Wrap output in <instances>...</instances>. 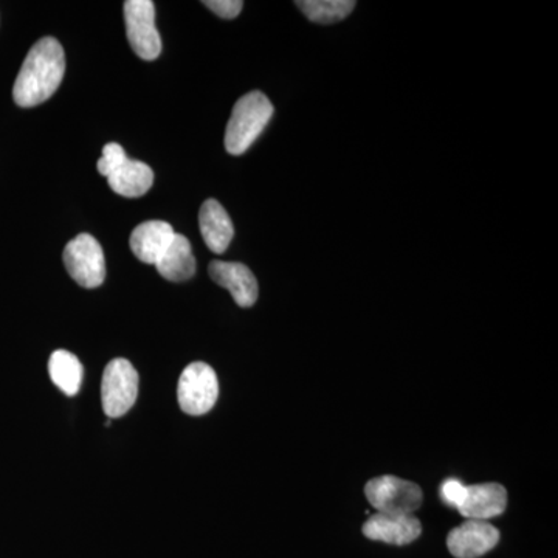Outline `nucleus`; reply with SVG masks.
<instances>
[{
	"instance_id": "f03ea898",
	"label": "nucleus",
	"mask_w": 558,
	"mask_h": 558,
	"mask_svg": "<svg viewBox=\"0 0 558 558\" xmlns=\"http://www.w3.org/2000/svg\"><path fill=\"white\" fill-rule=\"evenodd\" d=\"M274 117V106L260 92H250L234 105L227 124L226 149L231 156H242L263 134Z\"/></svg>"
},
{
	"instance_id": "a211bd4d",
	"label": "nucleus",
	"mask_w": 558,
	"mask_h": 558,
	"mask_svg": "<svg viewBox=\"0 0 558 558\" xmlns=\"http://www.w3.org/2000/svg\"><path fill=\"white\" fill-rule=\"evenodd\" d=\"M128 160L126 153L121 148L119 143H108L102 149L101 159L98 160V172L105 178H109L113 171L119 170L121 165Z\"/></svg>"
},
{
	"instance_id": "39448f33",
	"label": "nucleus",
	"mask_w": 558,
	"mask_h": 558,
	"mask_svg": "<svg viewBox=\"0 0 558 558\" xmlns=\"http://www.w3.org/2000/svg\"><path fill=\"white\" fill-rule=\"evenodd\" d=\"M365 495L377 513L395 515H413L424 499L417 484L391 475L371 480L366 484Z\"/></svg>"
},
{
	"instance_id": "f257e3e1",
	"label": "nucleus",
	"mask_w": 558,
	"mask_h": 558,
	"mask_svg": "<svg viewBox=\"0 0 558 558\" xmlns=\"http://www.w3.org/2000/svg\"><path fill=\"white\" fill-rule=\"evenodd\" d=\"M65 57L58 39H39L25 57L13 87V98L21 108H33L49 100L61 86Z\"/></svg>"
},
{
	"instance_id": "9d476101",
	"label": "nucleus",
	"mask_w": 558,
	"mask_h": 558,
	"mask_svg": "<svg viewBox=\"0 0 558 558\" xmlns=\"http://www.w3.org/2000/svg\"><path fill=\"white\" fill-rule=\"evenodd\" d=\"M208 271L216 284L229 290L238 306L252 307L258 300V281L244 264L213 260Z\"/></svg>"
},
{
	"instance_id": "aec40b11",
	"label": "nucleus",
	"mask_w": 558,
	"mask_h": 558,
	"mask_svg": "<svg viewBox=\"0 0 558 558\" xmlns=\"http://www.w3.org/2000/svg\"><path fill=\"white\" fill-rule=\"evenodd\" d=\"M464 484L458 480H449L440 487V497H442L446 505L457 509L459 501H461L462 494H464Z\"/></svg>"
},
{
	"instance_id": "ddd939ff",
	"label": "nucleus",
	"mask_w": 558,
	"mask_h": 558,
	"mask_svg": "<svg viewBox=\"0 0 558 558\" xmlns=\"http://www.w3.org/2000/svg\"><path fill=\"white\" fill-rule=\"evenodd\" d=\"M199 226L202 238L211 252L220 253L229 248L234 236V227L229 213L223 209L218 201L208 199L202 205L199 213Z\"/></svg>"
},
{
	"instance_id": "1a4fd4ad",
	"label": "nucleus",
	"mask_w": 558,
	"mask_h": 558,
	"mask_svg": "<svg viewBox=\"0 0 558 558\" xmlns=\"http://www.w3.org/2000/svg\"><path fill=\"white\" fill-rule=\"evenodd\" d=\"M508 506V492L497 483L465 486L458 510L468 520L487 521L501 515Z\"/></svg>"
},
{
	"instance_id": "f8f14e48",
	"label": "nucleus",
	"mask_w": 558,
	"mask_h": 558,
	"mask_svg": "<svg viewBox=\"0 0 558 558\" xmlns=\"http://www.w3.org/2000/svg\"><path fill=\"white\" fill-rule=\"evenodd\" d=\"M174 234L171 223L165 220H148L132 231L130 241L132 253L142 263L156 266L157 260L171 244Z\"/></svg>"
},
{
	"instance_id": "4468645a",
	"label": "nucleus",
	"mask_w": 558,
	"mask_h": 558,
	"mask_svg": "<svg viewBox=\"0 0 558 558\" xmlns=\"http://www.w3.org/2000/svg\"><path fill=\"white\" fill-rule=\"evenodd\" d=\"M157 270L165 279L172 282L189 281L196 274V259L190 241L183 234H174L171 244L156 264Z\"/></svg>"
},
{
	"instance_id": "7ed1b4c3",
	"label": "nucleus",
	"mask_w": 558,
	"mask_h": 558,
	"mask_svg": "<svg viewBox=\"0 0 558 558\" xmlns=\"http://www.w3.org/2000/svg\"><path fill=\"white\" fill-rule=\"evenodd\" d=\"M219 398V381L215 369L204 362L191 363L183 369L178 387L180 409L190 416H204Z\"/></svg>"
},
{
	"instance_id": "9b49d317",
	"label": "nucleus",
	"mask_w": 558,
	"mask_h": 558,
	"mask_svg": "<svg viewBox=\"0 0 558 558\" xmlns=\"http://www.w3.org/2000/svg\"><path fill=\"white\" fill-rule=\"evenodd\" d=\"M363 534L374 542L405 546L421 537L422 524L414 515L376 513L363 524Z\"/></svg>"
},
{
	"instance_id": "dca6fc26",
	"label": "nucleus",
	"mask_w": 558,
	"mask_h": 558,
	"mask_svg": "<svg viewBox=\"0 0 558 558\" xmlns=\"http://www.w3.org/2000/svg\"><path fill=\"white\" fill-rule=\"evenodd\" d=\"M50 379L65 396H76L83 384L84 368L72 352L54 351L49 360Z\"/></svg>"
},
{
	"instance_id": "423d86ee",
	"label": "nucleus",
	"mask_w": 558,
	"mask_h": 558,
	"mask_svg": "<svg viewBox=\"0 0 558 558\" xmlns=\"http://www.w3.org/2000/svg\"><path fill=\"white\" fill-rule=\"evenodd\" d=\"M64 264L70 277L81 288H100L106 278L105 253L89 233L78 234L64 248Z\"/></svg>"
},
{
	"instance_id": "6ab92c4d",
	"label": "nucleus",
	"mask_w": 558,
	"mask_h": 558,
	"mask_svg": "<svg viewBox=\"0 0 558 558\" xmlns=\"http://www.w3.org/2000/svg\"><path fill=\"white\" fill-rule=\"evenodd\" d=\"M204 5L223 20H234L240 16L244 2L241 0H205Z\"/></svg>"
},
{
	"instance_id": "f3484780",
	"label": "nucleus",
	"mask_w": 558,
	"mask_h": 558,
	"mask_svg": "<svg viewBox=\"0 0 558 558\" xmlns=\"http://www.w3.org/2000/svg\"><path fill=\"white\" fill-rule=\"evenodd\" d=\"M296 7L307 20L317 24H333L343 21L354 10L355 2L352 0H299Z\"/></svg>"
},
{
	"instance_id": "0eeeda50",
	"label": "nucleus",
	"mask_w": 558,
	"mask_h": 558,
	"mask_svg": "<svg viewBox=\"0 0 558 558\" xmlns=\"http://www.w3.org/2000/svg\"><path fill=\"white\" fill-rule=\"evenodd\" d=\"M126 35L132 50L145 61L159 58L161 39L156 28V7L150 0H128L124 2Z\"/></svg>"
},
{
	"instance_id": "20e7f679",
	"label": "nucleus",
	"mask_w": 558,
	"mask_h": 558,
	"mask_svg": "<svg viewBox=\"0 0 558 558\" xmlns=\"http://www.w3.org/2000/svg\"><path fill=\"white\" fill-rule=\"evenodd\" d=\"M138 396V374L130 360L116 359L106 366L101 380V403L106 416H124Z\"/></svg>"
},
{
	"instance_id": "6e6552de",
	"label": "nucleus",
	"mask_w": 558,
	"mask_h": 558,
	"mask_svg": "<svg viewBox=\"0 0 558 558\" xmlns=\"http://www.w3.org/2000/svg\"><path fill=\"white\" fill-rule=\"evenodd\" d=\"M499 542L498 529L487 521L468 520L454 527L447 537L451 556L478 558L495 548Z\"/></svg>"
},
{
	"instance_id": "2eb2a0df",
	"label": "nucleus",
	"mask_w": 558,
	"mask_h": 558,
	"mask_svg": "<svg viewBox=\"0 0 558 558\" xmlns=\"http://www.w3.org/2000/svg\"><path fill=\"white\" fill-rule=\"evenodd\" d=\"M109 186L124 197H140L148 193L154 183V172L143 161H124L108 178Z\"/></svg>"
}]
</instances>
